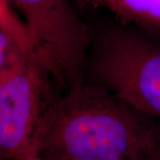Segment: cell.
Wrapping results in <instances>:
<instances>
[{"instance_id":"cell-1","label":"cell","mask_w":160,"mask_h":160,"mask_svg":"<svg viewBox=\"0 0 160 160\" xmlns=\"http://www.w3.org/2000/svg\"><path fill=\"white\" fill-rule=\"evenodd\" d=\"M157 130L109 90L83 82L52 97L35 152L45 160H151Z\"/></svg>"},{"instance_id":"cell-2","label":"cell","mask_w":160,"mask_h":160,"mask_svg":"<svg viewBox=\"0 0 160 160\" xmlns=\"http://www.w3.org/2000/svg\"><path fill=\"white\" fill-rule=\"evenodd\" d=\"M90 30L96 85L144 117L160 119V42L155 34L116 19Z\"/></svg>"},{"instance_id":"cell-3","label":"cell","mask_w":160,"mask_h":160,"mask_svg":"<svg viewBox=\"0 0 160 160\" xmlns=\"http://www.w3.org/2000/svg\"><path fill=\"white\" fill-rule=\"evenodd\" d=\"M22 13L29 52L65 91L83 83L91 30L70 0H8Z\"/></svg>"},{"instance_id":"cell-4","label":"cell","mask_w":160,"mask_h":160,"mask_svg":"<svg viewBox=\"0 0 160 160\" xmlns=\"http://www.w3.org/2000/svg\"><path fill=\"white\" fill-rule=\"evenodd\" d=\"M50 80L31 52L0 72V160L36 155L37 135L52 99Z\"/></svg>"},{"instance_id":"cell-5","label":"cell","mask_w":160,"mask_h":160,"mask_svg":"<svg viewBox=\"0 0 160 160\" xmlns=\"http://www.w3.org/2000/svg\"><path fill=\"white\" fill-rule=\"evenodd\" d=\"M85 8L108 12L121 23L160 34V0H78Z\"/></svg>"},{"instance_id":"cell-6","label":"cell","mask_w":160,"mask_h":160,"mask_svg":"<svg viewBox=\"0 0 160 160\" xmlns=\"http://www.w3.org/2000/svg\"><path fill=\"white\" fill-rule=\"evenodd\" d=\"M0 31L22 52H30L27 27L8 0H0Z\"/></svg>"},{"instance_id":"cell-7","label":"cell","mask_w":160,"mask_h":160,"mask_svg":"<svg viewBox=\"0 0 160 160\" xmlns=\"http://www.w3.org/2000/svg\"><path fill=\"white\" fill-rule=\"evenodd\" d=\"M24 54L14 46L3 32L0 31V72L17 62Z\"/></svg>"},{"instance_id":"cell-8","label":"cell","mask_w":160,"mask_h":160,"mask_svg":"<svg viewBox=\"0 0 160 160\" xmlns=\"http://www.w3.org/2000/svg\"><path fill=\"white\" fill-rule=\"evenodd\" d=\"M151 160H160V127H158Z\"/></svg>"},{"instance_id":"cell-9","label":"cell","mask_w":160,"mask_h":160,"mask_svg":"<svg viewBox=\"0 0 160 160\" xmlns=\"http://www.w3.org/2000/svg\"><path fill=\"white\" fill-rule=\"evenodd\" d=\"M22 160H45L43 159V158H41L40 157L38 156H37V155H34V156H30L29 158H24Z\"/></svg>"}]
</instances>
